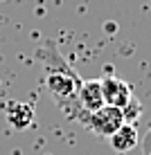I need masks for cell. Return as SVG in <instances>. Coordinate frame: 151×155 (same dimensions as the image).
<instances>
[{
    "instance_id": "obj_1",
    "label": "cell",
    "mask_w": 151,
    "mask_h": 155,
    "mask_svg": "<svg viewBox=\"0 0 151 155\" xmlns=\"http://www.w3.org/2000/svg\"><path fill=\"white\" fill-rule=\"evenodd\" d=\"M79 119L99 137H108L111 133H115L117 128L124 124L122 110L115 108V106H106V104L101 106V108L93 110V113H81Z\"/></svg>"
},
{
    "instance_id": "obj_2",
    "label": "cell",
    "mask_w": 151,
    "mask_h": 155,
    "mask_svg": "<svg viewBox=\"0 0 151 155\" xmlns=\"http://www.w3.org/2000/svg\"><path fill=\"white\" fill-rule=\"evenodd\" d=\"M47 88H50L52 97L61 104H66L68 99H77V88H79V77L72 74L70 68L63 65V72H50L45 79Z\"/></svg>"
},
{
    "instance_id": "obj_3",
    "label": "cell",
    "mask_w": 151,
    "mask_h": 155,
    "mask_svg": "<svg viewBox=\"0 0 151 155\" xmlns=\"http://www.w3.org/2000/svg\"><path fill=\"white\" fill-rule=\"evenodd\" d=\"M101 81V94H104V104L106 106H115V108H122L131 101V85L122 79L113 77V74H106Z\"/></svg>"
},
{
    "instance_id": "obj_4",
    "label": "cell",
    "mask_w": 151,
    "mask_h": 155,
    "mask_svg": "<svg viewBox=\"0 0 151 155\" xmlns=\"http://www.w3.org/2000/svg\"><path fill=\"white\" fill-rule=\"evenodd\" d=\"M77 104L81 106L84 113H93V110L104 106V94H101V81L99 79H90L81 81L77 88Z\"/></svg>"
},
{
    "instance_id": "obj_5",
    "label": "cell",
    "mask_w": 151,
    "mask_h": 155,
    "mask_svg": "<svg viewBox=\"0 0 151 155\" xmlns=\"http://www.w3.org/2000/svg\"><path fill=\"white\" fill-rule=\"evenodd\" d=\"M106 140L111 142V148L117 153H129L138 146V128L133 124H122L115 133H111Z\"/></svg>"
},
{
    "instance_id": "obj_6",
    "label": "cell",
    "mask_w": 151,
    "mask_h": 155,
    "mask_svg": "<svg viewBox=\"0 0 151 155\" xmlns=\"http://www.w3.org/2000/svg\"><path fill=\"white\" fill-rule=\"evenodd\" d=\"M7 121L16 130H25V128H29L32 121H34V110H32L29 104H9Z\"/></svg>"
},
{
    "instance_id": "obj_7",
    "label": "cell",
    "mask_w": 151,
    "mask_h": 155,
    "mask_svg": "<svg viewBox=\"0 0 151 155\" xmlns=\"http://www.w3.org/2000/svg\"><path fill=\"white\" fill-rule=\"evenodd\" d=\"M120 110H122V119H124V124H136L138 117L142 115V104L131 97V101H129L126 106H122Z\"/></svg>"
},
{
    "instance_id": "obj_8",
    "label": "cell",
    "mask_w": 151,
    "mask_h": 155,
    "mask_svg": "<svg viewBox=\"0 0 151 155\" xmlns=\"http://www.w3.org/2000/svg\"><path fill=\"white\" fill-rule=\"evenodd\" d=\"M0 2H2V0H0Z\"/></svg>"
}]
</instances>
